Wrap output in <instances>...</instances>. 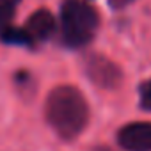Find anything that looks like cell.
Returning a JSON list of instances; mask_svg holds the SVG:
<instances>
[{
  "label": "cell",
  "mask_w": 151,
  "mask_h": 151,
  "mask_svg": "<svg viewBox=\"0 0 151 151\" xmlns=\"http://www.w3.org/2000/svg\"><path fill=\"white\" fill-rule=\"evenodd\" d=\"M46 121L62 139H75L89 123V105L86 96L73 86L55 87L45 105Z\"/></svg>",
  "instance_id": "cell-1"
},
{
  "label": "cell",
  "mask_w": 151,
  "mask_h": 151,
  "mask_svg": "<svg viewBox=\"0 0 151 151\" xmlns=\"http://www.w3.org/2000/svg\"><path fill=\"white\" fill-rule=\"evenodd\" d=\"M100 27L98 11L87 0H64L60 6V36L68 48L87 46Z\"/></svg>",
  "instance_id": "cell-2"
},
{
  "label": "cell",
  "mask_w": 151,
  "mask_h": 151,
  "mask_svg": "<svg viewBox=\"0 0 151 151\" xmlns=\"http://www.w3.org/2000/svg\"><path fill=\"white\" fill-rule=\"evenodd\" d=\"M84 69L89 80L101 89H116L123 80V71L119 69V66L98 53H91L86 57Z\"/></svg>",
  "instance_id": "cell-3"
},
{
  "label": "cell",
  "mask_w": 151,
  "mask_h": 151,
  "mask_svg": "<svg viewBox=\"0 0 151 151\" xmlns=\"http://www.w3.org/2000/svg\"><path fill=\"white\" fill-rule=\"evenodd\" d=\"M117 142L126 151H151V121H135L117 132Z\"/></svg>",
  "instance_id": "cell-4"
},
{
  "label": "cell",
  "mask_w": 151,
  "mask_h": 151,
  "mask_svg": "<svg viewBox=\"0 0 151 151\" xmlns=\"http://www.w3.org/2000/svg\"><path fill=\"white\" fill-rule=\"evenodd\" d=\"M27 30V34L30 36L32 43L37 45V43H43V41H48L53 34H55V29H57V23H55V18L50 11L46 9H39L36 13H32L23 27Z\"/></svg>",
  "instance_id": "cell-5"
},
{
  "label": "cell",
  "mask_w": 151,
  "mask_h": 151,
  "mask_svg": "<svg viewBox=\"0 0 151 151\" xmlns=\"http://www.w3.org/2000/svg\"><path fill=\"white\" fill-rule=\"evenodd\" d=\"M22 0H0V39L13 27V18Z\"/></svg>",
  "instance_id": "cell-6"
},
{
  "label": "cell",
  "mask_w": 151,
  "mask_h": 151,
  "mask_svg": "<svg viewBox=\"0 0 151 151\" xmlns=\"http://www.w3.org/2000/svg\"><path fill=\"white\" fill-rule=\"evenodd\" d=\"M139 101H140V107L144 110H149L151 112V78L142 82L140 87H139Z\"/></svg>",
  "instance_id": "cell-7"
},
{
  "label": "cell",
  "mask_w": 151,
  "mask_h": 151,
  "mask_svg": "<svg viewBox=\"0 0 151 151\" xmlns=\"http://www.w3.org/2000/svg\"><path fill=\"white\" fill-rule=\"evenodd\" d=\"M133 2V0H109V4H110V7L112 9H124L126 6H130Z\"/></svg>",
  "instance_id": "cell-8"
},
{
  "label": "cell",
  "mask_w": 151,
  "mask_h": 151,
  "mask_svg": "<svg viewBox=\"0 0 151 151\" xmlns=\"http://www.w3.org/2000/svg\"><path fill=\"white\" fill-rule=\"evenodd\" d=\"M94 151H110V149H107V147H96Z\"/></svg>",
  "instance_id": "cell-9"
}]
</instances>
